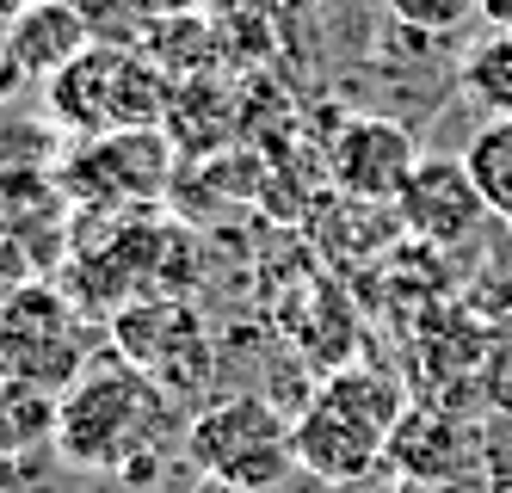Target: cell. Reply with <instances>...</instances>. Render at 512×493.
I'll list each match as a JSON object with an SVG mask.
<instances>
[{
  "label": "cell",
  "instance_id": "obj_1",
  "mask_svg": "<svg viewBox=\"0 0 512 493\" xmlns=\"http://www.w3.org/2000/svg\"><path fill=\"white\" fill-rule=\"evenodd\" d=\"M167 389L149 383L136 364H87L62 389L56 407V457L75 469L149 475L167 432Z\"/></svg>",
  "mask_w": 512,
  "mask_h": 493
},
{
  "label": "cell",
  "instance_id": "obj_15",
  "mask_svg": "<svg viewBox=\"0 0 512 493\" xmlns=\"http://www.w3.org/2000/svg\"><path fill=\"white\" fill-rule=\"evenodd\" d=\"M482 19L494 31H512V0H482Z\"/></svg>",
  "mask_w": 512,
  "mask_h": 493
},
{
  "label": "cell",
  "instance_id": "obj_12",
  "mask_svg": "<svg viewBox=\"0 0 512 493\" xmlns=\"http://www.w3.org/2000/svg\"><path fill=\"white\" fill-rule=\"evenodd\" d=\"M463 93L488 111V118H512V31H494L482 50L463 62Z\"/></svg>",
  "mask_w": 512,
  "mask_h": 493
},
{
  "label": "cell",
  "instance_id": "obj_13",
  "mask_svg": "<svg viewBox=\"0 0 512 493\" xmlns=\"http://www.w3.org/2000/svg\"><path fill=\"white\" fill-rule=\"evenodd\" d=\"M389 13L408 25V31H426V37H451L457 25H469L482 13V0H389Z\"/></svg>",
  "mask_w": 512,
  "mask_h": 493
},
{
  "label": "cell",
  "instance_id": "obj_16",
  "mask_svg": "<svg viewBox=\"0 0 512 493\" xmlns=\"http://www.w3.org/2000/svg\"><path fill=\"white\" fill-rule=\"evenodd\" d=\"M136 7H149V13H186L192 0H136Z\"/></svg>",
  "mask_w": 512,
  "mask_h": 493
},
{
  "label": "cell",
  "instance_id": "obj_3",
  "mask_svg": "<svg viewBox=\"0 0 512 493\" xmlns=\"http://www.w3.org/2000/svg\"><path fill=\"white\" fill-rule=\"evenodd\" d=\"M395 426H401V395H395L389 376L346 370V376H334V383L321 389V401L303 413V420H290L297 469L346 487L383 457Z\"/></svg>",
  "mask_w": 512,
  "mask_h": 493
},
{
  "label": "cell",
  "instance_id": "obj_8",
  "mask_svg": "<svg viewBox=\"0 0 512 493\" xmlns=\"http://www.w3.org/2000/svg\"><path fill=\"white\" fill-rule=\"evenodd\" d=\"M395 210H401V229L420 247H457L482 229V216H494L469 161H420L408 192L395 198Z\"/></svg>",
  "mask_w": 512,
  "mask_h": 493
},
{
  "label": "cell",
  "instance_id": "obj_7",
  "mask_svg": "<svg viewBox=\"0 0 512 493\" xmlns=\"http://www.w3.org/2000/svg\"><path fill=\"white\" fill-rule=\"evenodd\" d=\"M420 161L426 155L408 136V124L371 118V111L346 118L334 130V142H327V173H334V185L352 204H395L401 192H408V179H414Z\"/></svg>",
  "mask_w": 512,
  "mask_h": 493
},
{
  "label": "cell",
  "instance_id": "obj_14",
  "mask_svg": "<svg viewBox=\"0 0 512 493\" xmlns=\"http://www.w3.org/2000/svg\"><path fill=\"white\" fill-rule=\"evenodd\" d=\"M44 475L31 457H13V450H0V493H38Z\"/></svg>",
  "mask_w": 512,
  "mask_h": 493
},
{
  "label": "cell",
  "instance_id": "obj_11",
  "mask_svg": "<svg viewBox=\"0 0 512 493\" xmlns=\"http://www.w3.org/2000/svg\"><path fill=\"white\" fill-rule=\"evenodd\" d=\"M463 161H469L475 185H482L488 210L512 222V118H488L482 130L469 136V155Z\"/></svg>",
  "mask_w": 512,
  "mask_h": 493
},
{
  "label": "cell",
  "instance_id": "obj_9",
  "mask_svg": "<svg viewBox=\"0 0 512 493\" xmlns=\"http://www.w3.org/2000/svg\"><path fill=\"white\" fill-rule=\"evenodd\" d=\"M87 44H93V25L68 7V0H31L7 25V62L25 68V74H44V81L75 62Z\"/></svg>",
  "mask_w": 512,
  "mask_h": 493
},
{
  "label": "cell",
  "instance_id": "obj_5",
  "mask_svg": "<svg viewBox=\"0 0 512 493\" xmlns=\"http://www.w3.org/2000/svg\"><path fill=\"white\" fill-rule=\"evenodd\" d=\"M112 339H118V358L136 364L149 383H161L167 395H198L210 389V339H204V321L192 302L179 296H149V302H130L112 321Z\"/></svg>",
  "mask_w": 512,
  "mask_h": 493
},
{
  "label": "cell",
  "instance_id": "obj_2",
  "mask_svg": "<svg viewBox=\"0 0 512 493\" xmlns=\"http://www.w3.org/2000/svg\"><path fill=\"white\" fill-rule=\"evenodd\" d=\"M50 105L81 136L155 130L173 105V81L155 56H142L130 44H87L68 68L50 74Z\"/></svg>",
  "mask_w": 512,
  "mask_h": 493
},
{
  "label": "cell",
  "instance_id": "obj_4",
  "mask_svg": "<svg viewBox=\"0 0 512 493\" xmlns=\"http://www.w3.org/2000/svg\"><path fill=\"white\" fill-rule=\"evenodd\" d=\"M186 457L216 487L272 493L297 469V444H290V420L266 395H223L186 426Z\"/></svg>",
  "mask_w": 512,
  "mask_h": 493
},
{
  "label": "cell",
  "instance_id": "obj_6",
  "mask_svg": "<svg viewBox=\"0 0 512 493\" xmlns=\"http://www.w3.org/2000/svg\"><path fill=\"white\" fill-rule=\"evenodd\" d=\"M0 370L44 389H68L87 370V333L56 290L19 284L0 296Z\"/></svg>",
  "mask_w": 512,
  "mask_h": 493
},
{
  "label": "cell",
  "instance_id": "obj_10",
  "mask_svg": "<svg viewBox=\"0 0 512 493\" xmlns=\"http://www.w3.org/2000/svg\"><path fill=\"white\" fill-rule=\"evenodd\" d=\"M56 407H62V389L0 370V450H13V457L56 450Z\"/></svg>",
  "mask_w": 512,
  "mask_h": 493
}]
</instances>
